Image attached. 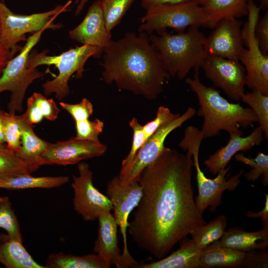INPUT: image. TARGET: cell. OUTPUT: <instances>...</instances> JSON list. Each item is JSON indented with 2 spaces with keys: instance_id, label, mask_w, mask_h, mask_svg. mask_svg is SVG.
Here are the masks:
<instances>
[{
  "instance_id": "36",
  "label": "cell",
  "mask_w": 268,
  "mask_h": 268,
  "mask_svg": "<svg viewBox=\"0 0 268 268\" xmlns=\"http://www.w3.org/2000/svg\"><path fill=\"white\" fill-rule=\"evenodd\" d=\"M76 135L78 139L99 140V136L103 132L104 123L99 119L93 121L86 119L75 122Z\"/></svg>"
},
{
  "instance_id": "45",
  "label": "cell",
  "mask_w": 268,
  "mask_h": 268,
  "mask_svg": "<svg viewBox=\"0 0 268 268\" xmlns=\"http://www.w3.org/2000/svg\"><path fill=\"white\" fill-rule=\"evenodd\" d=\"M5 113L0 109V147L6 146L3 133Z\"/></svg>"
},
{
  "instance_id": "7",
  "label": "cell",
  "mask_w": 268,
  "mask_h": 268,
  "mask_svg": "<svg viewBox=\"0 0 268 268\" xmlns=\"http://www.w3.org/2000/svg\"><path fill=\"white\" fill-rule=\"evenodd\" d=\"M140 20L138 32L148 35L165 31L168 28L183 32L188 27H206L205 17L198 0L152 6L146 10Z\"/></svg>"
},
{
  "instance_id": "11",
  "label": "cell",
  "mask_w": 268,
  "mask_h": 268,
  "mask_svg": "<svg viewBox=\"0 0 268 268\" xmlns=\"http://www.w3.org/2000/svg\"><path fill=\"white\" fill-rule=\"evenodd\" d=\"M106 193L112 203L113 215L123 237V268H134L138 262L129 251L127 232L129 216L137 205L141 196V187L138 181L126 182L117 175L108 182Z\"/></svg>"
},
{
  "instance_id": "49",
  "label": "cell",
  "mask_w": 268,
  "mask_h": 268,
  "mask_svg": "<svg viewBox=\"0 0 268 268\" xmlns=\"http://www.w3.org/2000/svg\"><path fill=\"white\" fill-rule=\"evenodd\" d=\"M0 36H1V23H0Z\"/></svg>"
},
{
  "instance_id": "4",
  "label": "cell",
  "mask_w": 268,
  "mask_h": 268,
  "mask_svg": "<svg viewBox=\"0 0 268 268\" xmlns=\"http://www.w3.org/2000/svg\"><path fill=\"white\" fill-rule=\"evenodd\" d=\"M206 36L198 27L172 34L165 31L149 35L170 77L184 79L191 70L199 72L208 56L204 49Z\"/></svg>"
},
{
  "instance_id": "10",
  "label": "cell",
  "mask_w": 268,
  "mask_h": 268,
  "mask_svg": "<svg viewBox=\"0 0 268 268\" xmlns=\"http://www.w3.org/2000/svg\"><path fill=\"white\" fill-rule=\"evenodd\" d=\"M260 8L253 0L248 3V20L241 29L244 48L239 61L246 70V86L268 95V55L263 54L256 39L254 29Z\"/></svg>"
},
{
  "instance_id": "17",
  "label": "cell",
  "mask_w": 268,
  "mask_h": 268,
  "mask_svg": "<svg viewBox=\"0 0 268 268\" xmlns=\"http://www.w3.org/2000/svg\"><path fill=\"white\" fill-rule=\"evenodd\" d=\"M69 36L82 45L96 47L103 53L112 40V35L106 26L101 0L92 4L82 21L69 32Z\"/></svg>"
},
{
  "instance_id": "38",
  "label": "cell",
  "mask_w": 268,
  "mask_h": 268,
  "mask_svg": "<svg viewBox=\"0 0 268 268\" xmlns=\"http://www.w3.org/2000/svg\"><path fill=\"white\" fill-rule=\"evenodd\" d=\"M180 115L179 113H172L168 107L160 106L157 109L155 118L142 126L146 140H147L160 127L173 121Z\"/></svg>"
},
{
  "instance_id": "39",
  "label": "cell",
  "mask_w": 268,
  "mask_h": 268,
  "mask_svg": "<svg viewBox=\"0 0 268 268\" xmlns=\"http://www.w3.org/2000/svg\"><path fill=\"white\" fill-rule=\"evenodd\" d=\"M60 105L72 116L75 122L89 119L93 115V106L86 98H83L77 104H69L61 102Z\"/></svg>"
},
{
  "instance_id": "31",
  "label": "cell",
  "mask_w": 268,
  "mask_h": 268,
  "mask_svg": "<svg viewBox=\"0 0 268 268\" xmlns=\"http://www.w3.org/2000/svg\"><path fill=\"white\" fill-rule=\"evenodd\" d=\"M255 114L259 126L263 131L264 137L268 139V95L258 90L244 93L241 97Z\"/></svg>"
},
{
  "instance_id": "27",
  "label": "cell",
  "mask_w": 268,
  "mask_h": 268,
  "mask_svg": "<svg viewBox=\"0 0 268 268\" xmlns=\"http://www.w3.org/2000/svg\"><path fill=\"white\" fill-rule=\"evenodd\" d=\"M68 176L33 177L26 174L0 180V188L24 190L33 188L51 189L61 187L68 182Z\"/></svg>"
},
{
  "instance_id": "25",
  "label": "cell",
  "mask_w": 268,
  "mask_h": 268,
  "mask_svg": "<svg viewBox=\"0 0 268 268\" xmlns=\"http://www.w3.org/2000/svg\"><path fill=\"white\" fill-rule=\"evenodd\" d=\"M0 263L7 268H46L35 261L18 240L0 242Z\"/></svg>"
},
{
  "instance_id": "12",
  "label": "cell",
  "mask_w": 268,
  "mask_h": 268,
  "mask_svg": "<svg viewBox=\"0 0 268 268\" xmlns=\"http://www.w3.org/2000/svg\"><path fill=\"white\" fill-rule=\"evenodd\" d=\"M79 175L72 176L71 187L73 191L74 210L86 221H93L101 214L111 212L113 206L107 196L99 192L93 184V173L89 165L79 162Z\"/></svg>"
},
{
  "instance_id": "48",
  "label": "cell",
  "mask_w": 268,
  "mask_h": 268,
  "mask_svg": "<svg viewBox=\"0 0 268 268\" xmlns=\"http://www.w3.org/2000/svg\"><path fill=\"white\" fill-rule=\"evenodd\" d=\"M262 4V6L265 7H267L268 4V0H260Z\"/></svg>"
},
{
  "instance_id": "8",
  "label": "cell",
  "mask_w": 268,
  "mask_h": 268,
  "mask_svg": "<svg viewBox=\"0 0 268 268\" xmlns=\"http://www.w3.org/2000/svg\"><path fill=\"white\" fill-rule=\"evenodd\" d=\"M71 2V0H69L65 5L57 6L44 12L20 15L12 12L3 0H0V44L7 49L17 52L22 48L18 43L26 40L27 33H35L43 29H59L62 25L54 24L53 22L59 14L67 10Z\"/></svg>"
},
{
  "instance_id": "46",
  "label": "cell",
  "mask_w": 268,
  "mask_h": 268,
  "mask_svg": "<svg viewBox=\"0 0 268 268\" xmlns=\"http://www.w3.org/2000/svg\"><path fill=\"white\" fill-rule=\"evenodd\" d=\"M88 0H75V2L77 3L75 11V14L76 15H78L80 13Z\"/></svg>"
},
{
  "instance_id": "32",
  "label": "cell",
  "mask_w": 268,
  "mask_h": 268,
  "mask_svg": "<svg viewBox=\"0 0 268 268\" xmlns=\"http://www.w3.org/2000/svg\"><path fill=\"white\" fill-rule=\"evenodd\" d=\"M237 161L249 165L252 169L244 174L246 180L254 182L261 176L265 186L268 184V155L260 152L254 158L246 157L243 153H239L234 155Z\"/></svg>"
},
{
  "instance_id": "47",
  "label": "cell",
  "mask_w": 268,
  "mask_h": 268,
  "mask_svg": "<svg viewBox=\"0 0 268 268\" xmlns=\"http://www.w3.org/2000/svg\"><path fill=\"white\" fill-rule=\"evenodd\" d=\"M9 239L7 235L0 234V242L7 240Z\"/></svg>"
},
{
  "instance_id": "42",
  "label": "cell",
  "mask_w": 268,
  "mask_h": 268,
  "mask_svg": "<svg viewBox=\"0 0 268 268\" xmlns=\"http://www.w3.org/2000/svg\"><path fill=\"white\" fill-rule=\"evenodd\" d=\"M246 216L248 218H258L259 217L262 220V222L264 226L268 225V195L265 194V202L264 208L257 212H253L248 211Z\"/></svg>"
},
{
  "instance_id": "24",
  "label": "cell",
  "mask_w": 268,
  "mask_h": 268,
  "mask_svg": "<svg viewBox=\"0 0 268 268\" xmlns=\"http://www.w3.org/2000/svg\"><path fill=\"white\" fill-rule=\"evenodd\" d=\"M21 131V147L16 153L28 165L31 172L42 166L41 156L51 144L38 136L32 125L21 115H18Z\"/></svg>"
},
{
  "instance_id": "6",
  "label": "cell",
  "mask_w": 268,
  "mask_h": 268,
  "mask_svg": "<svg viewBox=\"0 0 268 268\" xmlns=\"http://www.w3.org/2000/svg\"><path fill=\"white\" fill-rule=\"evenodd\" d=\"M103 52L97 47L82 45L71 48L57 56H49L46 52H31L27 61L30 67H37L40 66H55L58 69L57 76L42 85L44 94L49 96L54 93L55 97L61 100L69 93L68 85L70 77L75 73L77 78L82 77L84 65L91 57L99 58Z\"/></svg>"
},
{
  "instance_id": "13",
  "label": "cell",
  "mask_w": 268,
  "mask_h": 268,
  "mask_svg": "<svg viewBox=\"0 0 268 268\" xmlns=\"http://www.w3.org/2000/svg\"><path fill=\"white\" fill-rule=\"evenodd\" d=\"M195 113V109L189 107L182 115L160 127L145 142L130 166L126 169H121L118 176L126 182L138 181L143 169L153 162L162 153L165 147L164 142L167 136L192 118Z\"/></svg>"
},
{
  "instance_id": "2",
  "label": "cell",
  "mask_w": 268,
  "mask_h": 268,
  "mask_svg": "<svg viewBox=\"0 0 268 268\" xmlns=\"http://www.w3.org/2000/svg\"><path fill=\"white\" fill-rule=\"evenodd\" d=\"M102 55L103 81L147 99H156L171 78L145 32L112 40Z\"/></svg>"
},
{
  "instance_id": "23",
  "label": "cell",
  "mask_w": 268,
  "mask_h": 268,
  "mask_svg": "<svg viewBox=\"0 0 268 268\" xmlns=\"http://www.w3.org/2000/svg\"><path fill=\"white\" fill-rule=\"evenodd\" d=\"M248 0H198L205 16L206 27L212 29L223 19L248 15Z\"/></svg>"
},
{
  "instance_id": "20",
  "label": "cell",
  "mask_w": 268,
  "mask_h": 268,
  "mask_svg": "<svg viewBox=\"0 0 268 268\" xmlns=\"http://www.w3.org/2000/svg\"><path fill=\"white\" fill-rule=\"evenodd\" d=\"M178 249L165 258L157 261L145 264L138 263L136 268H198L201 250L199 249L193 240L186 239L181 241Z\"/></svg>"
},
{
  "instance_id": "19",
  "label": "cell",
  "mask_w": 268,
  "mask_h": 268,
  "mask_svg": "<svg viewBox=\"0 0 268 268\" xmlns=\"http://www.w3.org/2000/svg\"><path fill=\"white\" fill-rule=\"evenodd\" d=\"M98 234L93 251L111 266L123 268L122 256L119 246L117 224L113 214L108 212L98 218Z\"/></svg>"
},
{
  "instance_id": "3",
  "label": "cell",
  "mask_w": 268,
  "mask_h": 268,
  "mask_svg": "<svg viewBox=\"0 0 268 268\" xmlns=\"http://www.w3.org/2000/svg\"><path fill=\"white\" fill-rule=\"evenodd\" d=\"M185 82L198 98L200 108L197 115L203 118L200 130L203 139L218 136L221 131L243 135L241 128H246L258 122L251 108L228 101L219 91L203 84L198 72L193 78H186Z\"/></svg>"
},
{
  "instance_id": "33",
  "label": "cell",
  "mask_w": 268,
  "mask_h": 268,
  "mask_svg": "<svg viewBox=\"0 0 268 268\" xmlns=\"http://www.w3.org/2000/svg\"><path fill=\"white\" fill-rule=\"evenodd\" d=\"M134 0H101L107 30L111 32L121 21Z\"/></svg>"
},
{
  "instance_id": "16",
  "label": "cell",
  "mask_w": 268,
  "mask_h": 268,
  "mask_svg": "<svg viewBox=\"0 0 268 268\" xmlns=\"http://www.w3.org/2000/svg\"><path fill=\"white\" fill-rule=\"evenodd\" d=\"M242 25V22L235 18L219 21L205 38L204 46L207 56L239 61L244 48Z\"/></svg>"
},
{
  "instance_id": "29",
  "label": "cell",
  "mask_w": 268,
  "mask_h": 268,
  "mask_svg": "<svg viewBox=\"0 0 268 268\" xmlns=\"http://www.w3.org/2000/svg\"><path fill=\"white\" fill-rule=\"evenodd\" d=\"M227 217L221 214L208 223L201 225L191 234L195 245L202 250L219 240L226 232Z\"/></svg>"
},
{
  "instance_id": "35",
  "label": "cell",
  "mask_w": 268,
  "mask_h": 268,
  "mask_svg": "<svg viewBox=\"0 0 268 268\" xmlns=\"http://www.w3.org/2000/svg\"><path fill=\"white\" fill-rule=\"evenodd\" d=\"M3 133L6 147L16 153L19 152L21 147V131L18 115L5 113Z\"/></svg>"
},
{
  "instance_id": "44",
  "label": "cell",
  "mask_w": 268,
  "mask_h": 268,
  "mask_svg": "<svg viewBox=\"0 0 268 268\" xmlns=\"http://www.w3.org/2000/svg\"><path fill=\"white\" fill-rule=\"evenodd\" d=\"M188 0H140L141 6L145 10L148 8L161 4L164 3H174Z\"/></svg>"
},
{
  "instance_id": "18",
  "label": "cell",
  "mask_w": 268,
  "mask_h": 268,
  "mask_svg": "<svg viewBox=\"0 0 268 268\" xmlns=\"http://www.w3.org/2000/svg\"><path fill=\"white\" fill-rule=\"evenodd\" d=\"M229 135L227 143L204 161L205 168L213 175H216L220 170L225 168L237 152H247L261 144L264 136L263 131L260 126L247 136L243 137L236 134H230Z\"/></svg>"
},
{
  "instance_id": "22",
  "label": "cell",
  "mask_w": 268,
  "mask_h": 268,
  "mask_svg": "<svg viewBox=\"0 0 268 268\" xmlns=\"http://www.w3.org/2000/svg\"><path fill=\"white\" fill-rule=\"evenodd\" d=\"M217 241L223 246L243 252L266 249L268 247V225L254 232L232 228L226 231Z\"/></svg>"
},
{
  "instance_id": "15",
  "label": "cell",
  "mask_w": 268,
  "mask_h": 268,
  "mask_svg": "<svg viewBox=\"0 0 268 268\" xmlns=\"http://www.w3.org/2000/svg\"><path fill=\"white\" fill-rule=\"evenodd\" d=\"M107 146L100 140H81L72 137L67 140L51 143L41 156L42 165H67L104 155Z\"/></svg>"
},
{
  "instance_id": "30",
  "label": "cell",
  "mask_w": 268,
  "mask_h": 268,
  "mask_svg": "<svg viewBox=\"0 0 268 268\" xmlns=\"http://www.w3.org/2000/svg\"><path fill=\"white\" fill-rule=\"evenodd\" d=\"M31 173L27 163L15 152L0 147V180Z\"/></svg>"
},
{
  "instance_id": "43",
  "label": "cell",
  "mask_w": 268,
  "mask_h": 268,
  "mask_svg": "<svg viewBox=\"0 0 268 268\" xmlns=\"http://www.w3.org/2000/svg\"><path fill=\"white\" fill-rule=\"evenodd\" d=\"M16 53L0 44V76L8 61L14 57Z\"/></svg>"
},
{
  "instance_id": "14",
  "label": "cell",
  "mask_w": 268,
  "mask_h": 268,
  "mask_svg": "<svg viewBox=\"0 0 268 268\" xmlns=\"http://www.w3.org/2000/svg\"><path fill=\"white\" fill-rule=\"evenodd\" d=\"M201 68L206 77L229 98L241 100L245 93L246 75L245 68L239 61L208 56Z\"/></svg>"
},
{
  "instance_id": "40",
  "label": "cell",
  "mask_w": 268,
  "mask_h": 268,
  "mask_svg": "<svg viewBox=\"0 0 268 268\" xmlns=\"http://www.w3.org/2000/svg\"><path fill=\"white\" fill-rule=\"evenodd\" d=\"M254 34L262 53L268 55V11L259 19L255 26Z\"/></svg>"
},
{
  "instance_id": "5",
  "label": "cell",
  "mask_w": 268,
  "mask_h": 268,
  "mask_svg": "<svg viewBox=\"0 0 268 268\" xmlns=\"http://www.w3.org/2000/svg\"><path fill=\"white\" fill-rule=\"evenodd\" d=\"M203 139L200 130L195 127L189 126L186 128L184 137L179 143L181 148L192 155L198 189L195 201L198 210L202 215L208 207L211 212L216 210L221 203L222 193L226 190L231 191L237 188L244 172L242 169L228 179V173L231 167L229 166L220 170L214 178H207L201 171L199 161V150Z\"/></svg>"
},
{
  "instance_id": "21",
  "label": "cell",
  "mask_w": 268,
  "mask_h": 268,
  "mask_svg": "<svg viewBox=\"0 0 268 268\" xmlns=\"http://www.w3.org/2000/svg\"><path fill=\"white\" fill-rule=\"evenodd\" d=\"M247 257V252L223 246L216 241L201 250L200 267L201 268H244Z\"/></svg>"
},
{
  "instance_id": "28",
  "label": "cell",
  "mask_w": 268,
  "mask_h": 268,
  "mask_svg": "<svg viewBox=\"0 0 268 268\" xmlns=\"http://www.w3.org/2000/svg\"><path fill=\"white\" fill-rule=\"evenodd\" d=\"M60 111L53 99H48L40 93L34 92L27 99V109L22 116L32 126L40 123L44 119L55 121Z\"/></svg>"
},
{
  "instance_id": "9",
  "label": "cell",
  "mask_w": 268,
  "mask_h": 268,
  "mask_svg": "<svg viewBox=\"0 0 268 268\" xmlns=\"http://www.w3.org/2000/svg\"><path fill=\"white\" fill-rule=\"evenodd\" d=\"M45 30H41L29 36L19 53L8 61L0 76V93L5 91L11 93L7 106L9 113L22 111L23 99L28 86L43 75L37 67H29L27 61L30 52Z\"/></svg>"
},
{
  "instance_id": "34",
  "label": "cell",
  "mask_w": 268,
  "mask_h": 268,
  "mask_svg": "<svg viewBox=\"0 0 268 268\" xmlns=\"http://www.w3.org/2000/svg\"><path fill=\"white\" fill-rule=\"evenodd\" d=\"M0 228L4 229L9 239L22 242L18 220L7 197H0Z\"/></svg>"
},
{
  "instance_id": "1",
  "label": "cell",
  "mask_w": 268,
  "mask_h": 268,
  "mask_svg": "<svg viewBox=\"0 0 268 268\" xmlns=\"http://www.w3.org/2000/svg\"><path fill=\"white\" fill-rule=\"evenodd\" d=\"M193 167L190 152L165 147L139 176L141 196L127 231L138 248L156 259L206 223L194 196Z\"/></svg>"
},
{
  "instance_id": "37",
  "label": "cell",
  "mask_w": 268,
  "mask_h": 268,
  "mask_svg": "<svg viewBox=\"0 0 268 268\" xmlns=\"http://www.w3.org/2000/svg\"><path fill=\"white\" fill-rule=\"evenodd\" d=\"M129 125L133 132V141L129 154L122 161L121 169H126L130 166L136 153L146 140L143 127L136 118H133Z\"/></svg>"
},
{
  "instance_id": "26",
  "label": "cell",
  "mask_w": 268,
  "mask_h": 268,
  "mask_svg": "<svg viewBox=\"0 0 268 268\" xmlns=\"http://www.w3.org/2000/svg\"><path fill=\"white\" fill-rule=\"evenodd\" d=\"M111 265L96 253L82 256L63 252L49 255L46 268H110Z\"/></svg>"
},
{
  "instance_id": "41",
  "label": "cell",
  "mask_w": 268,
  "mask_h": 268,
  "mask_svg": "<svg viewBox=\"0 0 268 268\" xmlns=\"http://www.w3.org/2000/svg\"><path fill=\"white\" fill-rule=\"evenodd\" d=\"M268 254L266 249L262 251L247 252L244 268H268Z\"/></svg>"
}]
</instances>
